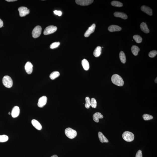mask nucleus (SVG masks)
<instances>
[{"mask_svg": "<svg viewBox=\"0 0 157 157\" xmlns=\"http://www.w3.org/2000/svg\"><path fill=\"white\" fill-rule=\"evenodd\" d=\"M143 155L142 151L141 150L138 151L136 153L135 157H142Z\"/></svg>", "mask_w": 157, "mask_h": 157, "instance_id": "33", "label": "nucleus"}, {"mask_svg": "<svg viewBox=\"0 0 157 157\" xmlns=\"http://www.w3.org/2000/svg\"><path fill=\"white\" fill-rule=\"evenodd\" d=\"M157 54V51L156 50H154L149 52L148 55L150 58H153L156 56Z\"/></svg>", "mask_w": 157, "mask_h": 157, "instance_id": "32", "label": "nucleus"}, {"mask_svg": "<svg viewBox=\"0 0 157 157\" xmlns=\"http://www.w3.org/2000/svg\"><path fill=\"white\" fill-rule=\"evenodd\" d=\"M99 139L101 142L102 143H108L109 141L105 136L101 132H99L98 133Z\"/></svg>", "mask_w": 157, "mask_h": 157, "instance_id": "18", "label": "nucleus"}, {"mask_svg": "<svg viewBox=\"0 0 157 157\" xmlns=\"http://www.w3.org/2000/svg\"><path fill=\"white\" fill-rule=\"evenodd\" d=\"M134 40L137 43L139 44L141 43L142 41V38L139 35H134L133 37Z\"/></svg>", "mask_w": 157, "mask_h": 157, "instance_id": "25", "label": "nucleus"}, {"mask_svg": "<svg viewBox=\"0 0 157 157\" xmlns=\"http://www.w3.org/2000/svg\"><path fill=\"white\" fill-rule=\"evenodd\" d=\"M8 114H9V115H10L11 114V113H10V112H9V113Z\"/></svg>", "mask_w": 157, "mask_h": 157, "instance_id": "39", "label": "nucleus"}, {"mask_svg": "<svg viewBox=\"0 0 157 157\" xmlns=\"http://www.w3.org/2000/svg\"><path fill=\"white\" fill-rule=\"evenodd\" d=\"M114 15L115 17L120 18L124 19H126L128 18L126 14L121 12H115L114 13Z\"/></svg>", "mask_w": 157, "mask_h": 157, "instance_id": "17", "label": "nucleus"}, {"mask_svg": "<svg viewBox=\"0 0 157 157\" xmlns=\"http://www.w3.org/2000/svg\"><path fill=\"white\" fill-rule=\"evenodd\" d=\"M47 98L46 96H42L39 99L38 103L39 107L42 108L46 105L47 102Z\"/></svg>", "mask_w": 157, "mask_h": 157, "instance_id": "8", "label": "nucleus"}, {"mask_svg": "<svg viewBox=\"0 0 157 157\" xmlns=\"http://www.w3.org/2000/svg\"><path fill=\"white\" fill-rule=\"evenodd\" d=\"M123 139L127 142H130L133 141L134 136L132 132L129 131H126L123 133L122 135Z\"/></svg>", "mask_w": 157, "mask_h": 157, "instance_id": "3", "label": "nucleus"}, {"mask_svg": "<svg viewBox=\"0 0 157 157\" xmlns=\"http://www.w3.org/2000/svg\"><path fill=\"white\" fill-rule=\"evenodd\" d=\"M60 45V43L59 42H55L52 43L50 45V48L51 49L57 48Z\"/></svg>", "mask_w": 157, "mask_h": 157, "instance_id": "31", "label": "nucleus"}, {"mask_svg": "<svg viewBox=\"0 0 157 157\" xmlns=\"http://www.w3.org/2000/svg\"><path fill=\"white\" fill-rule=\"evenodd\" d=\"M65 135L70 139H73L77 136V133L76 131L71 128H66L65 130Z\"/></svg>", "mask_w": 157, "mask_h": 157, "instance_id": "2", "label": "nucleus"}, {"mask_svg": "<svg viewBox=\"0 0 157 157\" xmlns=\"http://www.w3.org/2000/svg\"><path fill=\"white\" fill-rule=\"evenodd\" d=\"M54 12L55 15H58L59 16H61L62 14V13L60 11L55 10L54 11Z\"/></svg>", "mask_w": 157, "mask_h": 157, "instance_id": "34", "label": "nucleus"}, {"mask_svg": "<svg viewBox=\"0 0 157 157\" xmlns=\"http://www.w3.org/2000/svg\"><path fill=\"white\" fill-rule=\"evenodd\" d=\"M31 123L33 126L37 130H40L42 129V126L38 121L35 119H33L31 121Z\"/></svg>", "mask_w": 157, "mask_h": 157, "instance_id": "14", "label": "nucleus"}, {"mask_svg": "<svg viewBox=\"0 0 157 157\" xmlns=\"http://www.w3.org/2000/svg\"><path fill=\"white\" fill-rule=\"evenodd\" d=\"M111 4L113 6L117 7H122L123 5L122 3L120 2L116 1L112 2L111 3Z\"/></svg>", "mask_w": 157, "mask_h": 157, "instance_id": "26", "label": "nucleus"}, {"mask_svg": "<svg viewBox=\"0 0 157 157\" xmlns=\"http://www.w3.org/2000/svg\"><path fill=\"white\" fill-rule=\"evenodd\" d=\"M103 116L99 112H96L93 114V119L95 122L98 123L99 122V119L103 118Z\"/></svg>", "mask_w": 157, "mask_h": 157, "instance_id": "16", "label": "nucleus"}, {"mask_svg": "<svg viewBox=\"0 0 157 157\" xmlns=\"http://www.w3.org/2000/svg\"><path fill=\"white\" fill-rule=\"evenodd\" d=\"M94 1L92 0H76V4L81 6H87L91 4Z\"/></svg>", "mask_w": 157, "mask_h": 157, "instance_id": "9", "label": "nucleus"}, {"mask_svg": "<svg viewBox=\"0 0 157 157\" xmlns=\"http://www.w3.org/2000/svg\"><path fill=\"white\" fill-rule=\"evenodd\" d=\"M8 139L9 137L6 135H0V142H5L8 141Z\"/></svg>", "mask_w": 157, "mask_h": 157, "instance_id": "28", "label": "nucleus"}, {"mask_svg": "<svg viewBox=\"0 0 157 157\" xmlns=\"http://www.w3.org/2000/svg\"><path fill=\"white\" fill-rule=\"evenodd\" d=\"M17 0H6V1L8 2H13L17 1Z\"/></svg>", "mask_w": 157, "mask_h": 157, "instance_id": "36", "label": "nucleus"}, {"mask_svg": "<svg viewBox=\"0 0 157 157\" xmlns=\"http://www.w3.org/2000/svg\"><path fill=\"white\" fill-rule=\"evenodd\" d=\"M108 29L109 31L113 32L120 31L122 29V28L118 26L113 25L109 26L108 28Z\"/></svg>", "mask_w": 157, "mask_h": 157, "instance_id": "15", "label": "nucleus"}, {"mask_svg": "<svg viewBox=\"0 0 157 157\" xmlns=\"http://www.w3.org/2000/svg\"><path fill=\"white\" fill-rule=\"evenodd\" d=\"M59 72L56 71H54L52 72L50 74V77L51 80H54L56 78L59 77Z\"/></svg>", "mask_w": 157, "mask_h": 157, "instance_id": "24", "label": "nucleus"}, {"mask_svg": "<svg viewBox=\"0 0 157 157\" xmlns=\"http://www.w3.org/2000/svg\"><path fill=\"white\" fill-rule=\"evenodd\" d=\"M3 83L5 87L8 88L12 87L13 85L12 78L8 75L5 76L3 77Z\"/></svg>", "mask_w": 157, "mask_h": 157, "instance_id": "4", "label": "nucleus"}, {"mask_svg": "<svg viewBox=\"0 0 157 157\" xmlns=\"http://www.w3.org/2000/svg\"><path fill=\"white\" fill-rule=\"evenodd\" d=\"M143 117L145 121L153 119V117L152 115L146 114H144L143 115Z\"/></svg>", "mask_w": 157, "mask_h": 157, "instance_id": "29", "label": "nucleus"}, {"mask_svg": "<svg viewBox=\"0 0 157 157\" xmlns=\"http://www.w3.org/2000/svg\"><path fill=\"white\" fill-rule=\"evenodd\" d=\"M140 28L141 30L145 33H148L149 32V29L147 27V24L145 22H142L140 26Z\"/></svg>", "mask_w": 157, "mask_h": 157, "instance_id": "20", "label": "nucleus"}, {"mask_svg": "<svg viewBox=\"0 0 157 157\" xmlns=\"http://www.w3.org/2000/svg\"><path fill=\"white\" fill-rule=\"evenodd\" d=\"M20 113V109L18 106H15L13 108L12 112V115L14 118L18 117Z\"/></svg>", "mask_w": 157, "mask_h": 157, "instance_id": "12", "label": "nucleus"}, {"mask_svg": "<svg viewBox=\"0 0 157 157\" xmlns=\"http://www.w3.org/2000/svg\"><path fill=\"white\" fill-rule=\"evenodd\" d=\"M86 103L85 105V107L87 109H88L91 106V100L89 97H87L85 98Z\"/></svg>", "mask_w": 157, "mask_h": 157, "instance_id": "27", "label": "nucleus"}, {"mask_svg": "<svg viewBox=\"0 0 157 157\" xmlns=\"http://www.w3.org/2000/svg\"><path fill=\"white\" fill-rule=\"evenodd\" d=\"M96 27V25H95V24H92L91 27H89L88 29L86 32L85 34H84L85 36L86 37H88L92 33L94 32Z\"/></svg>", "mask_w": 157, "mask_h": 157, "instance_id": "11", "label": "nucleus"}, {"mask_svg": "<svg viewBox=\"0 0 157 157\" xmlns=\"http://www.w3.org/2000/svg\"><path fill=\"white\" fill-rule=\"evenodd\" d=\"M140 50V49L138 46H132L131 48V51L132 54L134 56H137Z\"/></svg>", "mask_w": 157, "mask_h": 157, "instance_id": "22", "label": "nucleus"}, {"mask_svg": "<svg viewBox=\"0 0 157 157\" xmlns=\"http://www.w3.org/2000/svg\"><path fill=\"white\" fill-rule=\"evenodd\" d=\"M42 31V28L40 26H36L33 29L32 33V36L34 38H37L40 36Z\"/></svg>", "mask_w": 157, "mask_h": 157, "instance_id": "5", "label": "nucleus"}, {"mask_svg": "<svg viewBox=\"0 0 157 157\" xmlns=\"http://www.w3.org/2000/svg\"><path fill=\"white\" fill-rule=\"evenodd\" d=\"M3 25V20L0 19V28L2 27Z\"/></svg>", "mask_w": 157, "mask_h": 157, "instance_id": "35", "label": "nucleus"}, {"mask_svg": "<svg viewBox=\"0 0 157 157\" xmlns=\"http://www.w3.org/2000/svg\"><path fill=\"white\" fill-rule=\"evenodd\" d=\"M119 57L121 62L125 63L126 62V55L124 52L121 51L119 54Z\"/></svg>", "mask_w": 157, "mask_h": 157, "instance_id": "23", "label": "nucleus"}, {"mask_svg": "<svg viewBox=\"0 0 157 157\" xmlns=\"http://www.w3.org/2000/svg\"><path fill=\"white\" fill-rule=\"evenodd\" d=\"M18 10L19 12L20 16L21 17L25 16L29 13V9H28L25 7H20L18 8Z\"/></svg>", "mask_w": 157, "mask_h": 157, "instance_id": "7", "label": "nucleus"}, {"mask_svg": "<svg viewBox=\"0 0 157 157\" xmlns=\"http://www.w3.org/2000/svg\"><path fill=\"white\" fill-rule=\"evenodd\" d=\"M96 101L94 98H92L91 100V105L92 107L95 108L97 107Z\"/></svg>", "mask_w": 157, "mask_h": 157, "instance_id": "30", "label": "nucleus"}, {"mask_svg": "<svg viewBox=\"0 0 157 157\" xmlns=\"http://www.w3.org/2000/svg\"><path fill=\"white\" fill-rule=\"evenodd\" d=\"M33 65L30 62L28 61L25 65V69L28 74H30L33 71Z\"/></svg>", "mask_w": 157, "mask_h": 157, "instance_id": "10", "label": "nucleus"}, {"mask_svg": "<svg viewBox=\"0 0 157 157\" xmlns=\"http://www.w3.org/2000/svg\"><path fill=\"white\" fill-rule=\"evenodd\" d=\"M111 80L114 84L118 86L122 87L124 85V82L123 78L118 74L113 75L112 76Z\"/></svg>", "mask_w": 157, "mask_h": 157, "instance_id": "1", "label": "nucleus"}, {"mask_svg": "<svg viewBox=\"0 0 157 157\" xmlns=\"http://www.w3.org/2000/svg\"><path fill=\"white\" fill-rule=\"evenodd\" d=\"M82 64L84 70L87 71L89 69L90 67L89 63L87 59H83L82 61Z\"/></svg>", "mask_w": 157, "mask_h": 157, "instance_id": "21", "label": "nucleus"}, {"mask_svg": "<svg viewBox=\"0 0 157 157\" xmlns=\"http://www.w3.org/2000/svg\"><path fill=\"white\" fill-rule=\"evenodd\" d=\"M57 27L56 26L51 25L48 26L44 30V33L45 35H48L55 32L57 30Z\"/></svg>", "mask_w": 157, "mask_h": 157, "instance_id": "6", "label": "nucleus"}, {"mask_svg": "<svg viewBox=\"0 0 157 157\" xmlns=\"http://www.w3.org/2000/svg\"><path fill=\"white\" fill-rule=\"evenodd\" d=\"M51 157H58V156L57 155H54L52 156Z\"/></svg>", "mask_w": 157, "mask_h": 157, "instance_id": "37", "label": "nucleus"}, {"mask_svg": "<svg viewBox=\"0 0 157 157\" xmlns=\"http://www.w3.org/2000/svg\"><path fill=\"white\" fill-rule=\"evenodd\" d=\"M102 52V48L99 46L97 47L93 52V55L95 57H99Z\"/></svg>", "mask_w": 157, "mask_h": 157, "instance_id": "19", "label": "nucleus"}, {"mask_svg": "<svg viewBox=\"0 0 157 157\" xmlns=\"http://www.w3.org/2000/svg\"><path fill=\"white\" fill-rule=\"evenodd\" d=\"M141 9L142 11L146 13L149 15L150 16L152 15V10L149 7L144 5L141 7Z\"/></svg>", "mask_w": 157, "mask_h": 157, "instance_id": "13", "label": "nucleus"}, {"mask_svg": "<svg viewBox=\"0 0 157 157\" xmlns=\"http://www.w3.org/2000/svg\"><path fill=\"white\" fill-rule=\"evenodd\" d=\"M157 77L156 78L155 80V83H157Z\"/></svg>", "mask_w": 157, "mask_h": 157, "instance_id": "38", "label": "nucleus"}]
</instances>
